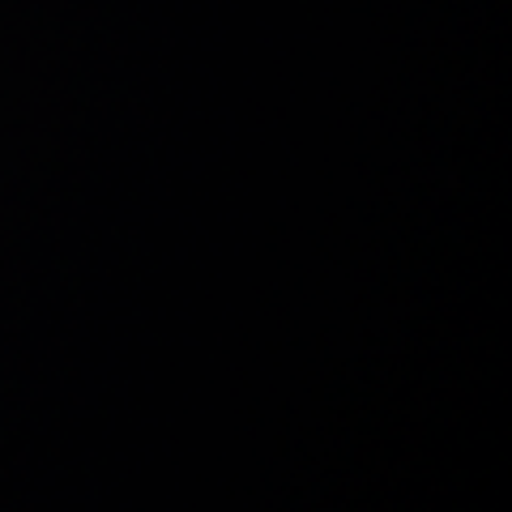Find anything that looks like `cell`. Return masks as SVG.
I'll use <instances>...</instances> for the list:
<instances>
[]
</instances>
